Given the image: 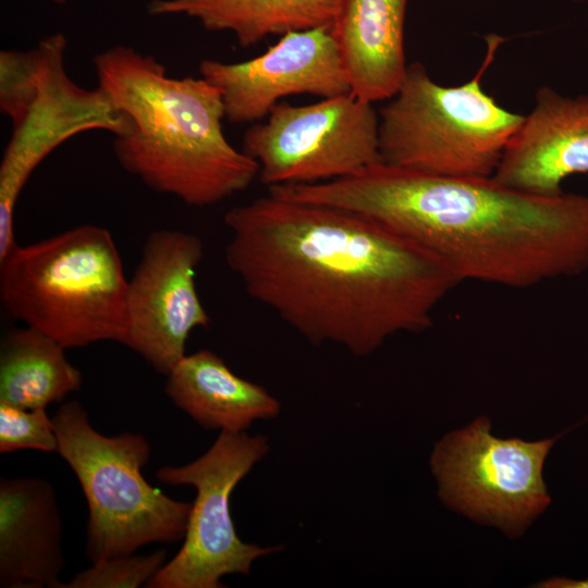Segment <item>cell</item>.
<instances>
[{
	"label": "cell",
	"instance_id": "obj_21",
	"mask_svg": "<svg viewBox=\"0 0 588 588\" xmlns=\"http://www.w3.org/2000/svg\"><path fill=\"white\" fill-rule=\"evenodd\" d=\"M543 588H588V578L572 579L566 577H551L536 585Z\"/></svg>",
	"mask_w": 588,
	"mask_h": 588
},
{
	"label": "cell",
	"instance_id": "obj_17",
	"mask_svg": "<svg viewBox=\"0 0 588 588\" xmlns=\"http://www.w3.org/2000/svg\"><path fill=\"white\" fill-rule=\"evenodd\" d=\"M339 0H152L151 15H186L209 32H231L242 48L271 35L331 27Z\"/></svg>",
	"mask_w": 588,
	"mask_h": 588
},
{
	"label": "cell",
	"instance_id": "obj_22",
	"mask_svg": "<svg viewBox=\"0 0 588 588\" xmlns=\"http://www.w3.org/2000/svg\"><path fill=\"white\" fill-rule=\"evenodd\" d=\"M48 1H51L54 4H64L68 2V0H48Z\"/></svg>",
	"mask_w": 588,
	"mask_h": 588
},
{
	"label": "cell",
	"instance_id": "obj_11",
	"mask_svg": "<svg viewBox=\"0 0 588 588\" xmlns=\"http://www.w3.org/2000/svg\"><path fill=\"white\" fill-rule=\"evenodd\" d=\"M203 255V242L195 234L152 231L127 281L122 344L159 373L167 376L186 355V342L193 330L211 323L195 282Z\"/></svg>",
	"mask_w": 588,
	"mask_h": 588
},
{
	"label": "cell",
	"instance_id": "obj_8",
	"mask_svg": "<svg viewBox=\"0 0 588 588\" xmlns=\"http://www.w3.org/2000/svg\"><path fill=\"white\" fill-rule=\"evenodd\" d=\"M269 452L265 436L220 431L212 445L195 461L157 470L159 481L192 486V503L183 544L148 581V588H222L226 575H247L252 564L280 548L244 542L230 510L237 483Z\"/></svg>",
	"mask_w": 588,
	"mask_h": 588
},
{
	"label": "cell",
	"instance_id": "obj_14",
	"mask_svg": "<svg viewBox=\"0 0 588 588\" xmlns=\"http://www.w3.org/2000/svg\"><path fill=\"white\" fill-rule=\"evenodd\" d=\"M61 542L53 487L41 478H1L0 587L61 588Z\"/></svg>",
	"mask_w": 588,
	"mask_h": 588
},
{
	"label": "cell",
	"instance_id": "obj_12",
	"mask_svg": "<svg viewBox=\"0 0 588 588\" xmlns=\"http://www.w3.org/2000/svg\"><path fill=\"white\" fill-rule=\"evenodd\" d=\"M200 76L218 88L232 123L264 120L292 95L329 98L351 93L331 27L290 32L264 53L243 62L205 59Z\"/></svg>",
	"mask_w": 588,
	"mask_h": 588
},
{
	"label": "cell",
	"instance_id": "obj_15",
	"mask_svg": "<svg viewBox=\"0 0 588 588\" xmlns=\"http://www.w3.org/2000/svg\"><path fill=\"white\" fill-rule=\"evenodd\" d=\"M406 5L407 0H339L331 33L351 93L363 101L390 99L405 77Z\"/></svg>",
	"mask_w": 588,
	"mask_h": 588
},
{
	"label": "cell",
	"instance_id": "obj_16",
	"mask_svg": "<svg viewBox=\"0 0 588 588\" xmlns=\"http://www.w3.org/2000/svg\"><path fill=\"white\" fill-rule=\"evenodd\" d=\"M164 391L177 408L209 430L242 432L281 409L264 387L238 377L209 350L182 357L167 375Z\"/></svg>",
	"mask_w": 588,
	"mask_h": 588
},
{
	"label": "cell",
	"instance_id": "obj_23",
	"mask_svg": "<svg viewBox=\"0 0 588 588\" xmlns=\"http://www.w3.org/2000/svg\"><path fill=\"white\" fill-rule=\"evenodd\" d=\"M571 1H584V0H571Z\"/></svg>",
	"mask_w": 588,
	"mask_h": 588
},
{
	"label": "cell",
	"instance_id": "obj_6",
	"mask_svg": "<svg viewBox=\"0 0 588 588\" xmlns=\"http://www.w3.org/2000/svg\"><path fill=\"white\" fill-rule=\"evenodd\" d=\"M66 48L65 36L56 33L28 50L0 52V111L12 125L0 163V259L17 244L15 206L44 159L81 133L119 136L130 127L98 86L87 89L70 77Z\"/></svg>",
	"mask_w": 588,
	"mask_h": 588
},
{
	"label": "cell",
	"instance_id": "obj_24",
	"mask_svg": "<svg viewBox=\"0 0 588 588\" xmlns=\"http://www.w3.org/2000/svg\"><path fill=\"white\" fill-rule=\"evenodd\" d=\"M587 293H588V290H587Z\"/></svg>",
	"mask_w": 588,
	"mask_h": 588
},
{
	"label": "cell",
	"instance_id": "obj_10",
	"mask_svg": "<svg viewBox=\"0 0 588 588\" xmlns=\"http://www.w3.org/2000/svg\"><path fill=\"white\" fill-rule=\"evenodd\" d=\"M373 103L346 93L304 106L279 102L244 134L268 187L350 176L381 161Z\"/></svg>",
	"mask_w": 588,
	"mask_h": 588
},
{
	"label": "cell",
	"instance_id": "obj_5",
	"mask_svg": "<svg viewBox=\"0 0 588 588\" xmlns=\"http://www.w3.org/2000/svg\"><path fill=\"white\" fill-rule=\"evenodd\" d=\"M481 65L467 82L443 86L414 62L378 112L381 162L436 175L492 176L523 117L482 87L503 38H486Z\"/></svg>",
	"mask_w": 588,
	"mask_h": 588
},
{
	"label": "cell",
	"instance_id": "obj_9",
	"mask_svg": "<svg viewBox=\"0 0 588 588\" xmlns=\"http://www.w3.org/2000/svg\"><path fill=\"white\" fill-rule=\"evenodd\" d=\"M490 429L489 419L480 417L446 434L430 465L448 506L516 537L550 504L542 469L559 437L499 439Z\"/></svg>",
	"mask_w": 588,
	"mask_h": 588
},
{
	"label": "cell",
	"instance_id": "obj_7",
	"mask_svg": "<svg viewBox=\"0 0 588 588\" xmlns=\"http://www.w3.org/2000/svg\"><path fill=\"white\" fill-rule=\"evenodd\" d=\"M52 420L57 453L87 501L86 555L91 563L183 540L192 503L171 499L147 482L142 468L151 450L143 436L98 432L76 401L62 404Z\"/></svg>",
	"mask_w": 588,
	"mask_h": 588
},
{
	"label": "cell",
	"instance_id": "obj_2",
	"mask_svg": "<svg viewBox=\"0 0 588 588\" xmlns=\"http://www.w3.org/2000/svg\"><path fill=\"white\" fill-rule=\"evenodd\" d=\"M289 198L335 206L408 237L458 279L529 289L588 271V195H537L492 176H446L384 162L289 185Z\"/></svg>",
	"mask_w": 588,
	"mask_h": 588
},
{
	"label": "cell",
	"instance_id": "obj_13",
	"mask_svg": "<svg viewBox=\"0 0 588 588\" xmlns=\"http://www.w3.org/2000/svg\"><path fill=\"white\" fill-rule=\"evenodd\" d=\"M588 173V95L563 96L543 86L507 143L492 177L537 195L563 193L562 182Z\"/></svg>",
	"mask_w": 588,
	"mask_h": 588
},
{
	"label": "cell",
	"instance_id": "obj_19",
	"mask_svg": "<svg viewBox=\"0 0 588 588\" xmlns=\"http://www.w3.org/2000/svg\"><path fill=\"white\" fill-rule=\"evenodd\" d=\"M167 551L145 555H121L94 562L61 588H137L148 581L167 563Z\"/></svg>",
	"mask_w": 588,
	"mask_h": 588
},
{
	"label": "cell",
	"instance_id": "obj_20",
	"mask_svg": "<svg viewBox=\"0 0 588 588\" xmlns=\"http://www.w3.org/2000/svg\"><path fill=\"white\" fill-rule=\"evenodd\" d=\"M20 450L57 453L53 420L46 408L24 409L0 403V453Z\"/></svg>",
	"mask_w": 588,
	"mask_h": 588
},
{
	"label": "cell",
	"instance_id": "obj_3",
	"mask_svg": "<svg viewBox=\"0 0 588 588\" xmlns=\"http://www.w3.org/2000/svg\"><path fill=\"white\" fill-rule=\"evenodd\" d=\"M98 87L130 122L114 136L120 166L155 192L208 207L245 191L259 167L223 132L217 87L171 77L154 56L118 45L95 56Z\"/></svg>",
	"mask_w": 588,
	"mask_h": 588
},
{
	"label": "cell",
	"instance_id": "obj_18",
	"mask_svg": "<svg viewBox=\"0 0 588 588\" xmlns=\"http://www.w3.org/2000/svg\"><path fill=\"white\" fill-rule=\"evenodd\" d=\"M61 344L25 326L10 331L0 346V403L36 409L81 389L83 378Z\"/></svg>",
	"mask_w": 588,
	"mask_h": 588
},
{
	"label": "cell",
	"instance_id": "obj_4",
	"mask_svg": "<svg viewBox=\"0 0 588 588\" xmlns=\"http://www.w3.org/2000/svg\"><path fill=\"white\" fill-rule=\"evenodd\" d=\"M127 281L111 233L93 224L16 244L0 260L5 310L66 350L123 342Z\"/></svg>",
	"mask_w": 588,
	"mask_h": 588
},
{
	"label": "cell",
	"instance_id": "obj_1",
	"mask_svg": "<svg viewBox=\"0 0 588 588\" xmlns=\"http://www.w3.org/2000/svg\"><path fill=\"white\" fill-rule=\"evenodd\" d=\"M246 293L315 345L367 356L433 323L461 282L433 254L358 212L271 192L224 215Z\"/></svg>",
	"mask_w": 588,
	"mask_h": 588
}]
</instances>
